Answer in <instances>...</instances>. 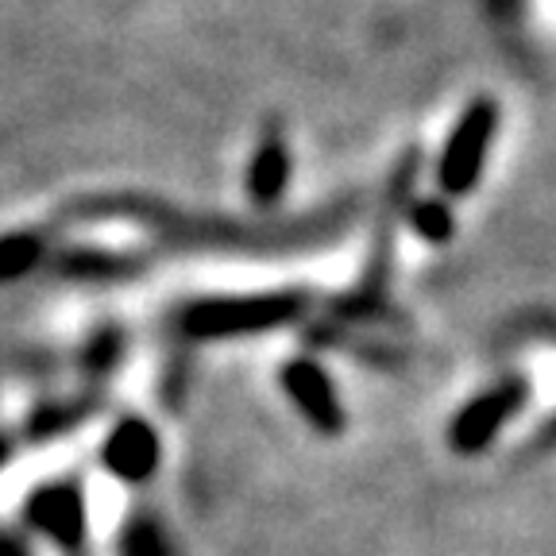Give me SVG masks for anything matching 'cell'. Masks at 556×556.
<instances>
[{
	"mask_svg": "<svg viewBox=\"0 0 556 556\" xmlns=\"http://www.w3.org/2000/svg\"><path fill=\"white\" fill-rule=\"evenodd\" d=\"M414 225H417V232L429 236V240H444V236L452 232L448 208L437 205V201H426V205L414 208Z\"/></svg>",
	"mask_w": 556,
	"mask_h": 556,
	"instance_id": "30bf717a",
	"label": "cell"
},
{
	"mask_svg": "<svg viewBox=\"0 0 556 556\" xmlns=\"http://www.w3.org/2000/svg\"><path fill=\"white\" fill-rule=\"evenodd\" d=\"M495 104L491 101H476L464 113V121L452 131L448 148L441 159V186L448 193H468L479 178V166H483V151L491 143V131H495Z\"/></svg>",
	"mask_w": 556,
	"mask_h": 556,
	"instance_id": "7a4b0ae2",
	"label": "cell"
},
{
	"mask_svg": "<svg viewBox=\"0 0 556 556\" xmlns=\"http://www.w3.org/2000/svg\"><path fill=\"white\" fill-rule=\"evenodd\" d=\"M518 399H521L518 387H503V391L483 394L479 402H471V406L456 417V426H452V444H456V448H468V452L479 448V444H486L491 433L510 417V409L518 406Z\"/></svg>",
	"mask_w": 556,
	"mask_h": 556,
	"instance_id": "8992f818",
	"label": "cell"
},
{
	"mask_svg": "<svg viewBox=\"0 0 556 556\" xmlns=\"http://www.w3.org/2000/svg\"><path fill=\"white\" fill-rule=\"evenodd\" d=\"M104 468L113 471L124 483H143V479L155 476L159 468V437L155 429L143 421V417H124L116 421L109 441L101 448Z\"/></svg>",
	"mask_w": 556,
	"mask_h": 556,
	"instance_id": "277c9868",
	"label": "cell"
},
{
	"mask_svg": "<svg viewBox=\"0 0 556 556\" xmlns=\"http://www.w3.org/2000/svg\"><path fill=\"white\" fill-rule=\"evenodd\" d=\"M282 387H287V394L298 402V409H302V414L309 417L321 433H337V429H344V409H340V402H337V391H332L329 375H325L317 364H309V359H294V364H287V371H282Z\"/></svg>",
	"mask_w": 556,
	"mask_h": 556,
	"instance_id": "5b68a950",
	"label": "cell"
},
{
	"mask_svg": "<svg viewBox=\"0 0 556 556\" xmlns=\"http://www.w3.org/2000/svg\"><path fill=\"white\" fill-rule=\"evenodd\" d=\"M43 260V236L39 232H9L0 236V282H16Z\"/></svg>",
	"mask_w": 556,
	"mask_h": 556,
	"instance_id": "ba28073f",
	"label": "cell"
},
{
	"mask_svg": "<svg viewBox=\"0 0 556 556\" xmlns=\"http://www.w3.org/2000/svg\"><path fill=\"white\" fill-rule=\"evenodd\" d=\"M121 556H166L163 538L151 521H136L121 541Z\"/></svg>",
	"mask_w": 556,
	"mask_h": 556,
	"instance_id": "9c48e42d",
	"label": "cell"
},
{
	"mask_svg": "<svg viewBox=\"0 0 556 556\" xmlns=\"http://www.w3.org/2000/svg\"><path fill=\"white\" fill-rule=\"evenodd\" d=\"M24 518L35 533H43L62 548H78L81 538H86V498L74 483L39 486L27 498Z\"/></svg>",
	"mask_w": 556,
	"mask_h": 556,
	"instance_id": "3957f363",
	"label": "cell"
},
{
	"mask_svg": "<svg viewBox=\"0 0 556 556\" xmlns=\"http://www.w3.org/2000/svg\"><path fill=\"white\" fill-rule=\"evenodd\" d=\"M302 294H252V298H208L182 313V332L193 340H220L240 332H263L294 321L302 313Z\"/></svg>",
	"mask_w": 556,
	"mask_h": 556,
	"instance_id": "6da1fadb",
	"label": "cell"
},
{
	"mask_svg": "<svg viewBox=\"0 0 556 556\" xmlns=\"http://www.w3.org/2000/svg\"><path fill=\"white\" fill-rule=\"evenodd\" d=\"M0 556H27L24 545H20L16 538H9V533H0Z\"/></svg>",
	"mask_w": 556,
	"mask_h": 556,
	"instance_id": "7c38bea8",
	"label": "cell"
},
{
	"mask_svg": "<svg viewBox=\"0 0 556 556\" xmlns=\"http://www.w3.org/2000/svg\"><path fill=\"white\" fill-rule=\"evenodd\" d=\"M9 456H12V441H9V437H0V468L9 464Z\"/></svg>",
	"mask_w": 556,
	"mask_h": 556,
	"instance_id": "4fadbf2b",
	"label": "cell"
},
{
	"mask_svg": "<svg viewBox=\"0 0 556 556\" xmlns=\"http://www.w3.org/2000/svg\"><path fill=\"white\" fill-rule=\"evenodd\" d=\"M287 178H290V155H287V143L278 136H267L260 143L252 159V170H248V190L260 205H270V201L282 198L287 190Z\"/></svg>",
	"mask_w": 556,
	"mask_h": 556,
	"instance_id": "52a82bcc",
	"label": "cell"
},
{
	"mask_svg": "<svg viewBox=\"0 0 556 556\" xmlns=\"http://www.w3.org/2000/svg\"><path fill=\"white\" fill-rule=\"evenodd\" d=\"M78 417H81V406H78V409H47V414L35 417V421H31L27 429L35 433V441H47V437H59L62 429L74 426ZM31 433H27V437H31Z\"/></svg>",
	"mask_w": 556,
	"mask_h": 556,
	"instance_id": "8fae6325",
	"label": "cell"
}]
</instances>
